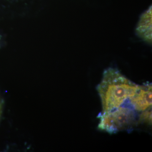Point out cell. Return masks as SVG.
<instances>
[{"label": "cell", "mask_w": 152, "mask_h": 152, "mask_svg": "<svg viewBox=\"0 0 152 152\" xmlns=\"http://www.w3.org/2000/svg\"><path fill=\"white\" fill-rule=\"evenodd\" d=\"M137 85L115 70H108L96 87L102 103V113L118 108L128 100Z\"/></svg>", "instance_id": "6da1fadb"}, {"label": "cell", "mask_w": 152, "mask_h": 152, "mask_svg": "<svg viewBox=\"0 0 152 152\" xmlns=\"http://www.w3.org/2000/svg\"><path fill=\"white\" fill-rule=\"evenodd\" d=\"M124 104L111 111L99 114L98 129L110 134L132 129L137 124L135 110L128 100Z\"/></svg>", "instance_id": "7a4b0ae2"}, {"label": "cell", "mask_w": 152, "mask_h": 152, "mask_svg": "<svg viewBox=\"0 0 152 152\" xmlns=\"http://www.w3.org/2000/svg\"><path fill=\"white\" fill-rule=\"evenodd\" d=\"M152 91L151 84L137 85L128 101L135 110L144 111L152 107Z\"/></svg>", "instance_id": "3957f363"}, {"label": "cell", "mask_w": 152, "mask_h": 152, "mask_svg": "<svg viewBox=\"0 0 152 152\" xmlns=\"http://www.w3.org/2000/svg\"><path fill=\"white\" fill-rule=\"evenodd\" d=\"M152 107L142 112L139 117L137 124H152Z\"/></svg>", "instance_id": "277c9868"}]
</instances>
